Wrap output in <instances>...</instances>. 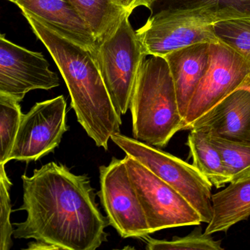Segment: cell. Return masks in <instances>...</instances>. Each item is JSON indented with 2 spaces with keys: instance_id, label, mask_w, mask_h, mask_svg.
<instances>
[{
  "instance_id": "cell-5",
  "label": "cell",
  "mask_w": 250,
  "mask_h": 250,
  "mask_svg": "<svg viewBox=\"0 0 250 250\" xmlns=\"http://www.w3.org/2000/svg\"><path fill=\"white\" fill-rule=\"evenodd\" d=\"M95 61L120 116L130 108L137 76L147 55L125 17L115 31L98 45Z\"/></svg>"
},
{
  "instance_id": "cell-25",
  "label": "cell",
  "mask_w": 250,
  "mask_h": 250,
  "mask_svg": "<svg viewBox=\"0 0 250 250\" xmlns=\"http://www.w3.org/2000/svg\"><path fill=\"white\" fill-rule=\"evenodd\" d=\"M248 86H249V87H250V81H249Z\"/></svg>"
},
{
  "instance_id": "cell-17",
  "label": "cell",
  "mask_w": 250,
  "mask_h": 250,
  "mask_svg": "<svg viewBox=\"0 0 250 250\" xmlns=\"http://www.w3.org/2000/svg\"><path fill=\"white\" fill-rule=\"evenodd\" d=\"M68 1L87 21L99 43L112 34L125 17L131 15L115 0Z\"/></svg>"
},
{
  "instance_id": "cell-18",
  "label": "cell",
  "mask_w": 250,
  "mask_h": 250,
  "mask_svg": "<svg viewBox=\"0 0 250 250\" xmlns=\"http://www.w3.org/2000/svg\"><path fill=\"white\" fill-rule=\"evenodd\" d=\"M20 103L14 98L0 93V165L9 162L23 116Z\"/></svg>"
},
{
  "instance_id": "cell-21",
  "label": "cell",
  "mask_w": 250,
  "mask_h": 250,
  "mask_svg": "<svg viewBox=\"0 0 250 250\" xmlns=\"http://www.w3.org/2000/svg\"><path fill=\"white\" fill-rule=\"evenodd\" d=\"M210 140L220 153L231 181L250 174V146L211 136Z\"/></svg>"
},
{
  "instance_id": "cell-1",
  "label": "cell",
  "mask_w": 250,
  "mask_h": 250,
  "mask_svg": "<svg viewBox=\"0 0 250 250\" xmlns=\"http://www.w3.org/2000/svg\"><path fill=\"white\" fill-rule=\"evenodd\" d=\"M27 219L14 237L34 239L27 250H96L107 241L109 219L101 212L87 175L51 162L21 176Z\"/></svg>"
},
{
  "instance_id": "cell-16",
  "label": "cell",
  "mask_w": 250,
  "mask_h": 250,
  "mask_svg": "<svg viewBox=\"0 0 250 250\" xmlns=\"http://www.w3.org/2000/svg\"><path fill=\"white\" fill-rule=\"evenodd\" d=\"M187 146L193 159V165L219 188L231 181L222 156L210 140V134L198 129L190 130Z\"/></svg>"
},
{
  "instance_id": "cell-22",
  "label": "cell",
  "mask_w": 250,
  "mask_h": 250,
  "mask_svg": "<svg viewBox=\"0 0 250 250\" xmlns=\"http://www.w3.org/2000/svg\"><path fill=\"white\" fill-rule=\"evenodd\" d=\"M12 187L5 169V165H0V250H9L13 247L14 229L11 222L12 211L9 191Z\"/></svg>"
},
{
  "instance_id": "cell-15",
  "label": "cell",
  "mask_w": 250,
  "mask_h": 250,
  "mask_svg": "<svg viewBox=\"0 0 250 250\" xmlns=\"http://www.w3.org/2000/svg\"><path fill=\"white\" fill-rule=\"evenodd\" d=\"M213 216L205 233L227 232L235 224L250 216V174L229 182L212 195Z\"/></svg>"
},
{
  "instance_id": "cell-8",
  "label": "cell",
  "mask_w": 250,
  "mask_h": 250,
  "mask_svg": "<svg viewBox=\"0 0 250 250\" xmlns=\"http://www.w3.org/2000/svg\"><path fill=\"white\" fill-rule=\"evenodd\" d=\"M250 62L222 42L210 43L208 68L188 104L183 130L240 87L248 86Z\"/></svg>"
},
{
  "instance_id": "cell-10",
  "label": "cell",
  "mask_w": 250,
  "mask_h": 250,
  "mask_svg": "<svg viewBox=\"0 0 250 250\" xmlns=\"http://www.w3.org/2000/svg\"><path fill=\"white\" fill-rule=\"evenodd\" d=\"M67 131L63 96L36 103L27 114H23L9 162L39 160L54 151Z\"/></svg>"
},
{
  "instance_id": "cell-24",
  "label": "cell",
  "mask_w": 250,
  "mask_h": 250,
  "mask_svg": "<svg viewBox=\"0 0 250 250\" xmlns=\"http://www.w3.org/2000/svg\"><path fill=\"white\" fill-rule=\"evenodd\" d=\"M156 1L157 0H115L118 5L129 14H131L135 8L140 6L146 7L151 10Z\"/></svg>"
},
{
  "instance_id": "cell-20",
  "label": "cell",
  "mask_w": 250,
  "mask_h": 250,
  "mask_svg": "<svg viewBox=\"0 0 250 250\" xmlns=\"http://www.w3.org/2000/svg\"><path fill=\"white\" fill-rule=\"evenodd\" d=\"M213 28L219 42L250 62V17L223 20Z\"/></svg>"
},
{
  "instance_id": "cell-12",
  "label": "cell",
  "mask_w": 250,
  "mask_h": 250,
  "mask_svg": "<svg viewBox=\"0 0 250 250\" xmlns=\"http://www.w3.org/2000/svg\"><path fill=\"white\" fill-rule=\"evenodd\" d=\"M24 16H30L62 37L90 51L93 55L98 43L87 21L68 0H8Z\"/></svg>"
},
{
  "instance_id": "cell-4",
  "label": "cell",
  "mask_w": 250,
  "mask_h": 250,
  "mask_svg": "<svg viewBox=\"0 0 250 250\" xmlns=\"http://www.w3.org/2000/svg\"><path fill=\"white\" fill-rule=\"evenodd\" d=\"M245 17L217 2L192 9L163 10L152 14L136 34L147 56L165 58L195 43L219 42L213 28L216 23Z\"/></svg>"
},
{
  "instance_id": "cell-6",
  "label": "cell",
  "mask_w": 250,
  "mask_h": 250,
  "mask_svg": "<svg viewBox=\"0 0 250 250\" xmlns=\"http://www.w3.org/2000/svg\"><path fill=\"white\" fill-rule=\"evenodd\" d=\"M111 140L181 194L198 212L202 222H210L212 185L194 165L121 133L112 135Z\"/></svg>"
},
{
  "instance_id": "cell-11",
  "label": "cell",
  "mask_w": 250,
  "mask_h": 250,
  "mask_svg": "<svg viewBox=\"0 0 250 250\" xmlns=\"http://www.w3.org/2000/svg\"><path fill=\"white\" fill-rule=\"evenodd\" d=\"M60 85L56 73L49 69L43 54L32 52L0 36V93L23 101L35 90H49Z\"/></svg>"
},
{
  "instance_id": "cell-3",
  "label": "cell",
  "mask_w": 250,
  "mask_h": 250,
  "mask_svg": "<svg viewBox=\"0 0 250 250\" xmlns=\"http://www.w3.org/2000/svg\"><path fill=\"white\" fill-rule=\"evenodd\" d=\"M134 138L153 147H165L178 131L184 118L175 84L165 58L145 60L130 104Z\"/></svg>"
},
{
  "instance_id": "cell-23",
  "label": "cell",
  "mask_w": 250,
  "mask_h": 250,
  "mask_svg": "<svg viewBox=\"0 0 250 250\" xmlns=\"http://www.w3.org/2000/svg\"><path fill=\"white\" fill-rule=\"evenodd\" d=\"M210 2H217L224 8H232L246 17H250V0H157L153 8L156 13L163 10L192 9Z\"/></svg>"
},
{
  "instance_id": "cell-13",
  "label": "cell",
  "mask_w": 250,
  "mask_h": 250,
  "mask_svg": "<svg viewBox=\"0 0 250 250\" xmlns=\"http://www.w3.org/2000/svg\"><path fill=\"white\" fill-rule=\"evenodd\" d=\"M191 129L250 146V87L232 92L191 124Z\"/></svg>"
},
{
  "instance_id": "cell-2",
  "label": "cell",
  "mask_w": 250,
  "mask_h": 250,
  "mask_svg": "<svg viewBox=\"0 0 250 250\" xmlns=\"http://www.w3.org/2000/svg\"><path fill=\"white\" fill-rule=\"evenodd\" d=\"M24 17L58 65L69 91L77 121L98 147L107 150L111 137L121 133L122 120L112 104L93 54L33 17Z\"/></svg>"
},
{
  "instance_id": "cell-19",
  "label": "cell",
  "mask_w": 250,
  "mask_h": 250,
  "mask_svg": "<svg viewBox=\"0 0 250 250\" xmlns=\"http://www.w3.org/2000/svg\"><path fill=\"white\" fill-rule=\"evenodd\" d=\"M142 239L146 241L147 250H224L222 241L203 233L200 227L186 236H175L171 240L156 239L149 235Z\"/></svg>"
},
{
  "instance_id": "cell-9",
  "label": "cell",
  "mask_w": 250,
  "mask_h": 250,
  "mask_svg": "<svg viewBox=\"0 0 250 250\" xmlns=\"http://www.w3.org/2000/svg\"><path fill=\"white\" fill-rule=\"evenodd\" d=\"M99 173L98 195L109 223L119 235L143 238L151 234L124 159L112 158L107 166L99 167Z\"/></svg>"
},
{
  "instance_id": "cell-7",
  "label": "cell",
  "mask_w": 250,
  "mask_h": 250,
  "mask_svg": "<svg viewBox=\"0 0 250 250\" xmlns=\"http://www.w3.org/2000/svg\"><path fill=\"white\" fill-rule=\"evenodd\" d=\"M124 160L150 233L167 228L199 225L203 222L198 212L181 194L143 164L128 155Z\"/></svg>"
},
{
  "instance_id": "cell-14",
  "label": "cell",
  "mask_w": 250,
  "mask_h": 250,
  "mask_svg": "<svg viewBox=\"0 0 250 250\" xmlns=\"http://www.w3.org/2000/svg\"><path fill=\"white\" fill-rule=\"evenodd\" d=\"M165 58L175 84L180 112L184 118L190 100L208 68L210 43H195L174 51Z\"/></svg>"
}]
</instances>
